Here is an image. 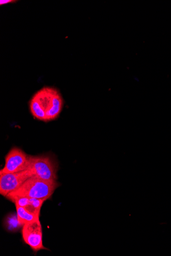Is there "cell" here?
<instances>
[{"label":"cell","instance_id":"obj_1","mask_svg":"<svg viewBox=\"0 0 171 256\" xmlns=\"http://www.w3.org/2000/svg\"><path fill=\"white\" fill-rule=\"evenodd\" d=\"M63 104V99L59 90L54 88L44 87L34 96L30 107L35 118L46 122L58 118Z\"/></svg>","mask_w":171,"mask_h":256},{"label":"cell","instance_id":"obj_2","mask_svg":"<svg viewBox=\"0 0 171 256\" xmlns=\"http://www.w3.org/2000/svg\"><path fill=\"white\" fill-rule=\"evenodd\" d=\"M59 185L57 181H47L34 176L6 198L12 202L19 198H29L46 200L51 198Z\"/></svg>","mask_w":171,"mask_h":256},{"label":"cell","instance_id":"obj_3","mask_svg":"<svg viewBox=\"0 0 171 256\" xmlns=\"http://www.w3.org/2000/svg\"><path fill=\"white\" fill-rule=\"evenodd\" d=\"M35 176L47 181L56 182L57 166L50 156H30V166Z\"/></svg>","mask_w":171,"mask_h":256},{"label":"cell","instance_id":"obj_4","mask_svg":"<svg viewBox=\"0 0 171 256\" xmlns=\"http://www.w3.org/2000/svg\"><path fill=\"white\" fill-rule=\"evenodd\" d=\"M34 176L31 169L15 173L5 174L0 172V194L6 198Z\"/></svg>","mask_w":171,"mask_h":256},{"label":"cell","instance_id":"obj_5","mask_svg":"<svg viewBox=\"0 0 171 256\" xmlns=\"http://www.w3.org/2000/svg\"><path fill=\"white\" fill-rule=\"evenodd\" d=\"M30 156L19 148H13L6 156L5 166L0 172L15 173L28 170Z\"/></svg>","mask_w":171,"mask_h":256},{"label":"cell","instance_id":"obj_6","mask_svg":"<svg viewBox=\"0 0 171 256\" xmlns=\"http://www.w3.org/2000/svg\"><path fill=\"white\" fill-rule=\"evenodd\" d=\"M22 234L24 242L34 252L48 250L43 245L42 228L40 219L24 224Z\"/></svg>","mask_w":171,"mask_h":256},{"label":"cell","instance_id":"obj_7","mask_svg":"<svg viewBox=\"0 0 171 256\" xmlns=\"http://www.w3.org/2000/svg\"><path fill=\"white\" fill-rule=\"evenodd\" d=\"M45 200L29 198H19L12 202L15 204L16 206L22 207L30 213L40 216L41 208Z\"/></svg>","mask_w":171,"mask_h":256},{"label":"cell","instance_id":"obj_8","mask_svg":"<svg viewBox=\"0 0 171 256\" xmlns=\"http://www.w3.org/2000/svg\"><path fill=\"white\" fill-rule=\"evenodd\" d=\"M16 208L18 220L22 226L40 219L39 216L30 213L22 207L16 206Z\"/></svg>","mask_w":171,"mask_h":256},{"label":"cell","instance_id":"obj_9","mask_svg":"<svg viewBox=\"0 0 171 256\" xmlns=\"http://www.w3.org/2000/svg\"><path fill=\"white\" fill-rule=\"evenodd\" d=\"M0 2H1V4H0L2 6L3 4H6L9 3L15 2V1H12V0H4V1H1Z\"/></svg>","mask_w":171,"mask_h":256}]
</instances>
